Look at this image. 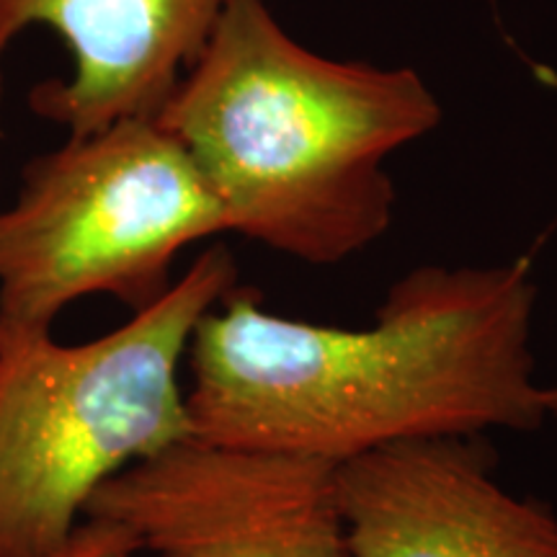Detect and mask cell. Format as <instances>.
<instances>
[{
	"instance_id": "cell-1",
	"label": "cell",
	"mask_w": 557,
	"mask_h": 557,
	"mask_svg": "<svg viewBox=\"0 0 557 557\" xmlns=\"http://www.w3.org/2000/svg\"><path fill=\"white\" fill-rule=\"evenodd\" d=\"M524 261L418 267L364 329L308 323L235 287L186 348L189 436L341 465L418 438L545 423Z\"/></svg>"
},
{
	"instance_id": "cell-2",
	"label": "cell",
	"mask_w": 557,
	"mask_h": 557,
	"mask_svg": "<svg viewBox=\"0 0 557 557\" xmlns=\"http://www.w3.org/2000/svg\"><path fill=\"white\" fill-rule=\"evenodd\" d=\"M156 120L189 152L238 233L336 267L393 225L387 158L442 124L413 67L312 52L269 0H238Z\"/></svg>"
},
{
	"instance_id": "cell-3",
	"label": "cell",
	"mask_w": 557,
	"mask_h": 557,
	"mask_svg": "<svg viewBox=\"0 0 557 557\" xmlns=\"http://www.w3.org/2000/svg\"><path fill=\"white\" fill-rule=\"evenodd\" d=\"M235 287V256L214 243L107 336L0 341V557L50 553L107 480L189 436L178 372L201 315Z\"/></svg>"
},
{
	"instance_id": "cell-4",
	"label": "cell",
	"mask_w": 557,
	"mask_h": 557,
	"mask_svg": "<svg viewBox=\"0 0 557 557\" xmlns=\"http://www.w3.org/2000/svg\"><path fill=\"white\" fill-rule=\"evenodd\" d=\"M220 233L222 205L156 116L67 137L0 207V341L50 336L83 297L150 308L181 250Z\"/></svg>"
},
{
	"instance_id": "cell-5",
	"label": "cell",
	"mask_w": 557,
	"mask_h": 557,
	"mask_svg": "<svg viewBox=\"0 0 557 557\" xmlns=\"http://www.w3.org/2000/svg\"><path fill=\"white\" fill-rule=\"evenodd\" d=\"M338 465L186 436L107 480L86 517L145 557H348Z\"/></svg>"
},
{
	"instance_id": "cell-6",
	"label": "cell",
	"mask_w": 557,
	"mask_h": 557,
	"mask_svg": "<svg viewBox=\"0 0 557 557\" xmlns=\"http://www.w3.org/2000/svg\"><path fill=\"white\" fill-rule=\"evenodd\" d=\"M480 436L418 438L336 468L348 557H557V517L498 483Z\"/></svg>"
},
{
	"instance_id": "cell-7",
	"label": "cell",
	"mask_w": 557,
	"mask_h": 557,
	"mask_svg": "<svg viewBox=\"0 0 557 557\" xmlns=\"http://www.w3.org/2000/svg\"><path fill=\"white\" fill-rule=\"evenodd\" d=\"M233 3L238 0H0V99L11 45L32 26H47L67 47L73 73L32 90L34 114L60 124L67 137L158 116Z\"/></svg>"
},
{
	"instance_id": "cell-8",
	"label": "cell",
	"mask_w": 557,
	"mask_h": 557,
	"mask_svg": "<svg viewBox=\"0 0 557 557\" xmlns=\"http://www.w3.org/2000/svg\"><path fill=\"white\" fill-rule=\"evenodd\" d=\"M39 557H145L137 540L122 524L101 517H83L73 532Z\"/></svg>"
},
{
	"instance_id": "cell-9",
	"label": "cell",
	"mask_w": 557,
	"mask_h": 557,
	"mask_svg": "<svg viewBox=\"0 0 557 557\" xmlns=\"http://www.w3.org/2000/svg\"><path fill=\"white\" fill-rule=\"evenodd\" d=\"M542 408H545L547 418H555L557 421V385L542 387Z\"/></svg>"
}]
</instances>
